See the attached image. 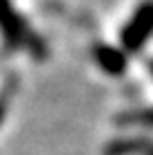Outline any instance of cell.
Listing matches in <instances>:
<instances>
[{"mask_svg":"<svg viewBox=\"0 0 153 155\" xmlns=\"http://www.w3.org/2000/svg\"><path fill=\"white\" fill-rule=\"evenodd\" d=\"M95 58H98V62L111 73H120L122 67H124V58L118 51H113V49H98V51H95Z\"/></svg>","mask_w":153,"mask_h":155,"instance_id":"3957f363","label":"cell"},{"mask_svg":"<svg viewBox=\"0 0 153 155\" xmlns=\"http://www.w3.org/2000/svg\"><path fill=\"white\" fill-rule=\"evenodd\" d=\"M151 33H153V2H147L135 11V16L131 18L127 29L122 31V42L127 49L138 51Z\"/></svg>","mask_w":153,"mask_h":155,"instance_id":"6da1fadb","label":"cell"},{"mask_svg":"<svg viewBox=\"0 0 153 155\" xmlns=\"http://www.w3.org/2000/svg\"><path fill=\"white\" fill-rule=\"evenodd\" d=\"M0 29H2L11 40L18 38L20 27H18V18L11 11V5H7V0H0Z\"/></svg>","mask_w":153,"mask_h":155,"instance_id":"7a4b0ae2","label":"cell"}]
</instances>
